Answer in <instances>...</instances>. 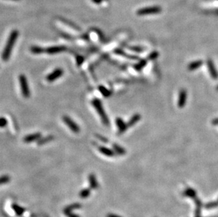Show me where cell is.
<instances>
[{"instance_id": "cell-1", "label": "cell", "mask_w": 218, "mask_h": 217, "mask_svg": "<svg viewBox=\"0 0 218 217\" xmlns=\"http://www.w3.org/2000/svg\"><path fill=\"white\" fill-rule=\"evenodd\" d=\"M18 37V32L16 30L13 31L11 33L9 37L8 38L7 42H6V46L4 47L3 52H2V59L3 61H6L9 59L10 56L12 54V49L14 48V44L16 42L17 38Z\"/></svg>"}, {"instance_id": "cell-2", "label": "cell", "mask_w": 218, "mask_h": 217, "mask_svg": "<svg viewBox=\"0 0 218 217\" xmlns=\"http://www.w3.org/2000/svg\"><path fill=\"white\" fill-rule=\"evenodd\" d=\"M92 104L93 105L95 109H96L97 112L98 113L99 116H100V117L101 118V120H102V123H104L105 126H109V118L106 114V112H105L104 108H103L102 102H101L99 100H98V99H94V100L92 101Z\"/></svg>"}, {"instance_id": "cell-3", "label": "cell", "mask_w": 218, "mask_h": 217, "mask_svg": "<svg viewBox=\"0 0 218 217\" xmlns=\"http://www.w3.org/2000/svg\"><path fill=\"white\" fill-rule=\"evenodd\" d=\"M19 83H20V87L21 93L25 98H29L31 95V91L29 85L28 80L23 74H21L19 76Z\"/></svg>"}, {"instance_id": "cell-4", "label": "cell", "mask_w": 218, "mask_h": 217, "mask_svg": "<svg viewBox=\"0 0 218 217\" xmlns=\"http://www.w3.org/2000/svg\"><path fill=\"white\" fill-rule=\"evenodd\" d=\"M162 12V8L159 6H152V7L141 8L137 12V14L139 16H145V15L157 14Z\"/></svg>"}, {"instance_id": "cell-5", "label": "cell", "mask_w": 218, "mask_h": 217, "mask_svg": "<svg viewBox=\"0 0 218 217\" xmlns=\"http://www.w3.org/2000/svg\"><path fill=\"white\" fill-rule=\"evenodd\" d=\"M63 121L73 133H79L80 132L79 126H78V124L75 123L73 120L71 119L69 117H68V116H64Z\"/></svg>"}, {"instance_id": "cell-6", "label": "cell", "mask_w": 218, "mask_h": 217, "mask_svg": "<svg viewBox=\"0 0 218 217\" xmlns=\"http://www.w3.org/2000/svg\"><path fill=\"white\" fill-rule=\"evenodd\" d=\"M64 74V71L62 68H58L54 70L51 74H49L48 76H47V81L48 82H54V81L57 80L60 77H62Z\"/></svg>"}, {"instance_id": "cell-7", "label": "cell", "mask_w": 218, "mask_h": 217, "mask_svg": "<svg viewBox=\"0 0 218 217\" xmlns=\"http://www.w3.org/2000/svg\"><path fill=\"white\" fill-rule=\"evenodd\" d=\"M187 100V92L186 90H182L179 94L177 105L179 108H183L186 104Z\"/></svg>"}, {"instance_id": "cell-8", "label": "cell", "mask_w": 218, "mask_h": 217, "mask_svg": "<svg viewBox=\"0 0 218 217\" xmlns=\"http://www.w3.org/2000/svg\"><path fill=\"white\" fill-rule=\"evenodd\" d=\"M207 66H208L209 72H210V76L212 77V78L217 79L218 78V72L212 60H207Z\"/></svg>"}, {"instance_id": "cell-9", "label": "cell", "mask_w": 218, "mask_h": 217, "mask_svg": "<svg viewBox=\"0 0 218 217\" xmlns=\"http://www.w3.org/2000/svg\"><path fill=\"white\" fill-rule=\"evenodd\" d=\"M116 124L119 129V135L122 134L125 131L127 130L128 126H127L126 123H125L122 118H116Z\"/></svg>"}, {"instance_id": "cell-10", "label": "cell", "mask_w": 218, "mask_h": 217, "mask_svg": "<svg viewBox=\"0 0 218 217\" xmlns=\"http://www.w3.org/2000/svg\"><path fill=\"white\" fill-rule=\"evenodd\" d=\"M41 136H42V135H41V133H32V134L26 135V136L23 138V141H24L25 143H31L32 142L38 140L39 139L41 138Z\"/></svg>"}, {"instance_id": "cell-11", "label": "cell", "mask_w": 218, "mask_h": 217, "mask_svg": "<svg viewBox=\"0 0 218 217\" xmlns=\"http://www.w3.org/2000/svg\"><path fill=\"white\" fill-rule=\"evenodd\" d=\"M65 49L66 47L64 46H54L47 48L45 49V52L49 54H55L62 52Z\"/></svg>"}, {"instance_id": "cell-12", "label": "cell", "mask_w": 218, "mask_h": 217, "mask_svg": "<svg viewBox=\"0 0 218 217\" xmlns=\"http://www.w3.org/2000/svg\"><path fill=\"white\" fill-rule=\"evenodd\" d=\"M88 182H89L90 187L91 189H93V190H96L98 188V180H97L96 176L93 173H90L88 175Z\"/></svg>"}, {"instance_id": "cell-13", "label": "cell", "mask_w": 218, "mask_h": 217, "mask_svg": "<svg viewBox=\"0 0 218 217\" xmlns=\"http://www.w3.org/2000/svg\"><path fill=\"white\" fill-rule=\"evenodd\" d=\"M141 116L140 115L139 113H136V114L132 116L130 120L126 123L128 128L132 127V126H134L135 124H136L138 122L141 120Z\"/></svg>"}, {"instance_id": "cell-14", "label": "cell", "mask_w": 218, "mask_h": 217, "mask_svg": "<svg viewBox=\"0 0 218 217\" xmlns=\"http://www.w3.org/2000/svg\"><path fill=\"white\" fill-rule=\"evenodd\" d=\"M203 61H201V60L194 61L189 64V66H188V69L193 71H195L196 69H198V68H200V66L203 65Z\"/></svg>"}, {"instance_id": "cell-15", "label": "cell", "mask_w": 218, "mask_h": 217, "mask_svg": "<svg viewBox=\"0 0 218 217\" xmlns=\"http://www.w3.org/2000/svg\"><path fill=\"white\" fill-rule=\"evenodd\" d=\"M99 151H100L102 154H104V155L107 156H114V154H115L114 150L109 149V148H107L106 147H104V146H101V147H99Z\"/></svg>"}, {"instance_id": "cell-16", "label": "cell", "mask_w": 218, "mask_h": 217, "mask_svg": "<svg viewBox=\"0 0 218 217\" xmlns=\"http://www.w3.org/2000/svg\"><path fill=\"white\" fill-rule=\"evenodd\" d=\"M112 147H113L114 153L117 154L119 155H124V154H126V150H125L124 148L121 147L120 145H117V144H113Z\"/></svg>"}, {"instance_id": "cell-17", "label": "cell", "mask_w": 218, "mask_h": 217, "mask_svg": "<svg viewBox=\"0 0 218 217\" xmlns=\"http://www.w3.org/2000/svg\"><path fill=\"white\" fill-rule=\"evenodd\" d=\"M13 210H14L15 213L16 214V215L20 216L22 215V214L25 212V209L21 206H19L17 204H13L12 206Z\"/></svg>"}, {"instance_id": "cell-18", "label": "cell", "mask_w": 218, "mask_h": 217, "mask_svg": "<svg viewBox=\"0 0 218 217\" xmlns=\"http://www.w3.org/2000/svg\"><path fill=\"white\" fill-rule=\"evenodd\" d=\"M54 138H55V137H54L53 135H48V136H46L45 137H41V138L38 140V145H44V144H46L49 143V142L53 140Z\"/></svg>"}, {"instance_id": "cell-19", "label": "cell", "mask_w": 218, "mask_h": 217, "mask_svg": "<svg viewBox=\"0 0 218 217\" xmlns=\"http://www.w3.org/2000/svg\"><path fill=\"white\" fill-rule=\"evenodd\" d=\"M82 207V205L81 204L79 203H74V204H72V205L67 206L64 208V211H68V212H72L73 210L75 209H81Z\"/></svg>"}, {"instance_id": "cell-20", "label": "cell", "mask_w": 218, "mask_h": 217, "mask_svg": "<svg viewBox=\"0 0 218 217\" xmlns=\"http://www.w3.org/2000/svg\"><path fill=\"white\" fill-rule=\"evenodd\" d=\"M98 89L99 91L100 92V93L102 94L103 96L105 97H109L112 94V92L108 89H107V88L103 86V85H100Z\"/></svg>"}, {"instance_id": "cell-21", "label": "cell", "mask_w": 218, "mask_h": 217, "mask_svg": "<svg viewBox=\"0 0 218 217\" xmlns=\"http://www.w3.org/2000/svg\"><path fill=\"white\" fill-rule=\"evenodd\" d=\"M146 64H147V60L146 59H141V60H140L139 63L136 64L133 67H134V68L136 71H141L143 69L144 67H145Z\"/></svg>"}, {"instance_id": "cell-22", "label": "cell", "mask_w": 218, "mask_h": 217, "mask_svg": "<svg viewBox=\"0 0 218 217\" xmlns=\"http://www.w3.org/2000/svg\"><path fill=\"white\" fill-rule=\"evenodd\" d=\"M90 195V188H84L81 190L79 193V196L82 199H86Z\"/></svg>"}, {"instance_id": "cell-23", "label": "cell", "mask_w": 218, "mask_h": 217, "mask_svg": "<svg viewBox=\"0 0 218 217\" xmlns=\"http://www.w3.org/2000/svg\"><path fill=\"white\" fill-rule=\"evenodd\" d=\"M31 51L32 53L35 54H40L44 53L45 51V49H44L42 47H38V46H34L32 47L31 48Z\"/></svg>"}, {"instance_id": "cell-24", "label": "cell", "mask_w": 218, "mask_h": 217, "mask_svg": "<svg viewBox=\"0 0 218 217\" xmlns=\"http://www.w3.org/2000/svg\"><path fill=\"white\" fill-rule=\"evenodd\" d=\"M10 180L11 178L9 177V176L8 175H3L0 176V186L8 183V182L10 181Z\"/></svg>"}, {"instance_id": "cell-25", "label": "cell", "mask_w": 218, "mask_h": 217, "mask_svg": "<svg viewBox=\"0 0 218 217\" xmlns=\"http://www.w3.org/2000/svg\"><path fill=\"white\" fill-rule=\"evenodd\" d=\"M185 195H186L188 197H192V198H195L196 196V193L195 192V190H193L191 188H188L185 192Z\"/></svg>"}, {"instance_id": "cell-26", "label": "cell", "mask_w": 218, "mask_h": 217, "mask_svg": "<svg viewBox=\"0 0 218 217\" xmlns=\"http://www.w3.org/2000/svg\"><path fill=\"white\" fill-rule=\"evenodd\" d=\"M158 57H159V52H158V51H153V52H151L150 54L148 55V59H147L150 60V61L152 60V61H153V60L156 59Z\"/></svg>"}, {"instance_id": "cell-27", "label": "cell", "mask_w": 218, "mask_h": 217, "mask_svg": "<svg viewBox=\"0 0 218 217\" xmlns=\"http://www.w3.org/2000/svg\"><path fill=\"white\" fill-rule=\"evenodd\" d=\"M8 123L7 119L4 117H0V128H4L6 126Z\"/></svg>"}, {"instance_id": "cell-28", "label": "cell", "mask_w": 218, "mask_h": 217, "mask_svg": "<svg viewBox=\"0 0 218 217\" xmlns=\"http://www.w3.org/2000/svg\"><path fill=\"white\" fill-rule=\"evenodd\" d=\"M64 213L67 217H80L79 215L76 214H74L72 212H68V211H64Z\"/></svg>"}, {"instance_id": "cell-29", "label": "cell", "mask_w": 218, "mask_h": 217, "mask_svg": "<svg viewBox=\"0 0 218 217\" xmlns=\"http://www.w3.org/2000/svg\"><path fill=\"white\" fill-rule=\"evenodd\" d=\"M129 49L133 51H136V52H142L144 50V49L141 47H130Z\"/></svg>"}, {"instance_id": "cell-30", "label": "cell", "mask_w": 218, "mask_h": 217, "mask_svg": "<svg viewBox=\"0 0 218 217\" xmlns=\"http://www.w3.org/2000/svg\"><path fill=\"white\" fill-rule=\"evenodd\" d=\"M114 51H115V53L116 54L120 55V56H124V57H129V55H127L125 53L124 51L122 50V49H116V50Z\"/></svg>"}, {"instance_id": "cell-31", "label": "cell", "mask_w": 218, "mask_h": 217, "mask_svg": "<svg viewBox=\"0 0 218 217\" xmlns=\"http://www.w3.org/2000/svg\"><path fill=\"white\" fill-rule=\"evenodd\" d=\"M76 60H77V64H78V65H81V64L83 63V61H84V59L83 57H79H79L76 58Z\"/></svg>"}, {"instance_id": "cell-32", "label": "cell", "mask_w": 218, "mask_h": 217, "mask_svg": "<svg viewBox=\"0 0 218 217\" xmlns=\"http://www.w3.org/2000/svg\"><path fill=\"white\" fill-rule=\"evenodd\" d=\"M217 205L216 203H210V204H208V205H206V208H213V207H216Z\"/></svg>"}, {"instance_id": "cell-33", "label": "cell", "mask_w": 218, "mask_h": 217, "mask_svg": "<svg viewBox=\"0 0 218 217\" xmlns=\"http://www.w3.org/2000/svg\"><path fill=\"white\" fill-rule=\"evenodd\" d=\"M97 136H98V137L99 139L100 140H102V141H103V142H105V143H107V142H108V140H107V138H105V137L101 136V135H97Z\"/></svg>"}, {"instance_id": "cell-34", "label": "cell", "mask_w": 218, "mask_h": 217, "mask_svg": "<svg viewBox=\"0 0 218 217\" xmlns=\"http://www.w3.org/2000/svg\"><path fill=\"white\" fill-rule=\"evenodd\" d=\"M107 217H122V216L116 215V214H108L107 215Z\"/></svg>"}, {"instance_id": "cell-35", "label": "cell", "mask_w": 218, "mask_h": 217, "mask_svg": "<svg viewBox=\"0 0 218 217\" xmlns=\"http://www.w3.org/2000/svg\"><path fill=\"white\" fill-rule=\"evenodd\" d=\"M212 123L215 126H217L218 125V118H217V119H215V120H213V122H212Z\"/></svg>"}, {"instance_id": "cell-36", "label": "cell", "mask_w": 218, "mask_h": 217, "mask_svg": "<svg viewBox=\"0 0 218 217\" xmlns=\"http://www.w3.org/2000/svg\"><path fill=\"white\" fill-rule=\"evenodd\" d=\"M92 1H93L95 3H99V2H100V1L102 2V0H92Z\"/></svg>"}, {"instance_id": "cell-37", "label": "cell", "mask_w": 218, "mask_h": 217, "mask_svg": "<svg viewBox=\"0 0 218 217\" xmlns=\"http://www.w3.org/2000/svg\"><path fill=\"white\" fill-rule=\"evenodd\" d=\"M217 90H218V85H217Z\"/></svg>"}]
</instances>
